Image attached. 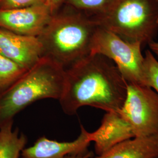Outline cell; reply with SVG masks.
<instances>
[{"instance_id":"obj_1","label":"cell","mask_w":158,"mask_h":158,"mask_svg":"<svg viewBox=\"0 0 158 158\" xmlns=\"http://www.w3.org/2000/svg\"><path fill=\"white\" fill-rule=\"evenodd\" d=\"M127 85L113 61L102 55L90 54L66 69L59 101L69 115L84 106L118 111L125 100Z\"/></svg>"},{"instance_id":"obj_2","label":"cell","mask_w":158,"mask_h":158,"mask_svg":"<svg viewBox=\"0 0 158 158\" xmlns=\"http://www.w3.org/2000/svg\"><path fill=\"white\" fill-rule=\"evenodd\" d=\"M98 25L92 17L63 5L38 36L47 56L65 69L90 54Z\"/></svg>"},{"instance_id":"obj_3","label":"cell","mask_w":158,"mask_h":158,"mask_svg":"<svg viewBox=\"0 0 158 158\" xmlns=\"http://www.w3.org/2000/svg\"><path fill=\"white\" fill-rule=\"evenodd\" d=\"M65 71L51 58L42 57L0 95V125L13 119L34 102L46 98L59 100L64 88Z\"/></svg>"},{"instance_id":"obj_4","label":"cell","mask_w":158,"mask_h":158,"mask_svg":"<svg viewBox=\"0 0 158 158\" xmlns=\"http://www.w3.org/2000/svg\"><path fill=\"white\" fill-rule=\"evenodd\" d=\"M92 18L98 27L142 45L155 40L158 33L156 0H117L107 11Z\"/></svg>"},{"instance_id":"obj_5","label":"cell","mask_w":158,"mask_h":158,"mask_svg":"<svg viewBox=\"0 0 158 158\" xmlns=\"http://www.w3.org/2000/svg\"><path fill=\"white\" fill-rule=\"evenodd\" d=\"M142 45L121 38L100 27L96 30L91 45L90 54H98L110 59L127 83L145 85L144 60Z\"/></svg>"},{"instance_id":"obj_6","label":"cell","mask_w":158,"mask_h":158,"mask_svg":"<svg viewBox=\"0 0 158 158\" xmlns=\"http://www.w3.org/2000/svg\"><path fill=\"white\" fill-rule=\"evenodd\" d=\"M118 112L129 123L135 137L158 134V95L152 88L127 83L125 100Z\"/></svg>"},{"instance_id":"obj_7","label":"cell","mask_w":158,"mask_h":158,"mask_svg":"<svg viewBox=\"0 0 158 158\" xmlns=\"http://www.w3.org/2000/svg\"><path fill=\"white\" fill-rule=\"evenodd\" d=\"M53 14L46 4L14 9H0V28L15 34L38 37Z\"/></svg>"},{"instance_id":"obj_8","label":"cell","mask_w":158,"mask_h":158,"mask_svg":"<svg viewBox=\"0 0 158 158\" xmlns=\"http://www.w3.org/2000/svg\"><path fill=\"white\" fill-rule=\"evenodd\" d=\"M91 141L89 132L83 125L78 138L72 142H60L40 137L34 145L24 148L21 158H89L91 153L88 147Z\"/></svg>"},{"instance_id":"obj_9","label":"cell","mask_w":158,"mask_h":158,"mask_svg":"<svg viewBox=\"0 0 158 158\" xmlns=\"http://www.w3.org/2000/svg\"><path fill=\"white\" fill-rule=\"evenodd\" d=\"M0 55L28 70L44 56L38 37L15 34L2 28H0Z\"/></svg>"},{"instance_id":"obj_10","label":"cell","mask_w":158,"mask_h":158,"mask_svg":"<svg viewBox=\"0 0 158 158\" xmlns=\"http://www.w3.org/2000/svg\"><path fill=\"white\" fill-rule=\"evenodd\" d=\"M91 142H94L97 155L106 152L122 142L135 138L129 123L118 111L106 112L100 127L89 132Z\"/></svg>"},{"instance_id":"obj_11","label":"cell","mask_w":158,"mask_h":158,"mask_svg":"<svg viewBox=\"0 0 158 158\" xmlns=\"http://www.w3.org/2000/svg\"><path fill=\"white\" fill-rule=\"evenodd\" d=\"M158 134L135 137L119 143L94 158H157Z\"/></svg>"},{"instance_id":"obj_12","label":"cell","mask_w":158,"mask_h":158,"mask_svg":"<svg viewBox=\"0 0 158 158\" xmlns=\"http://www.w3.org/2000/svg\"><path fill=\"white\" fill-rule=\"evenodd\" d=\"M12 126L13 119L0 125V158H20L27 143L26 136L13 130Z\"/></svg>"},{"instance_id":"obj_13","label":"cell","mask_w":158,"mask_h":158,"mask_svg":"<svg viewBox=\"0 0 158 158\" xmlns=\"http://www.w3.org/2000/svg\"><path fill=\"white\" fill-rule=\"evenodd\" d=\"M117 1V0H62V6L94 17L107 11Z\"/></svg>"},{"instance_id":"obj_14","label":"cell","mask_w":158,"mask_h":158,"mask_svg":"<svg viewBox=\"0 0 158 158\" xmlns=\"http://www.w3.org/2000/svg\"><path fill=\"white\" fill-rule=\"evenodd\" d=\"M27 70L0 55V95L10 88Z\"/></svg>"},{"instance_id":"obj_15","label":"cell","mask_w":158,"mask_h":158,"mask_svg":"<svg viewBox=\"0 0 158 158\" xmlns=\"http://www.w3.org/2000/svg\"><path fill=\"white\" fill-rule=\"evenodd\" d=\"M145 85L152 88L158 95V60L152 52L147 50L145 53Z\"/></svg>"},{"instance_id":"obj_16","label":"cell","mask_w":158,"mask_h":158,"mask_svg":"<svg viewBox=\"0 0 158 158\" xmlns=\"http://www.w3.org/2000/svg\"><path fill=\"white\" fill-rule=\"evenodd\" d=\"M46 4V0H0V9H14Z\"/></svg>"},{"instance_id":"obj_17","label":"cell","mask_w":158,"mask_h":158,"mask_svg":"<svg viewBox=\"0 0 158 158\" xmlns=\"http://www.w3.org/2000/svg\"><path fill=\"white\" fill-rule=\"evenodd\" d=\"M46 5L49 7L53 14L62 6V0H46Z\"/></svg>"},{"instance_id":"obj_18","label":"cell","mask_w":158,"mask_h":158,"mask_svg":"<svg viewBox=\"0 0 158 158\" xmlns=\"http://www.w3.org/2000/svg\"><path fill=\"white\" fill-rule=\"evenodd\" d=\"M149 50L151 51L153 54L156 57L158 60V42L153 40L148 44Z\"/></svg>"},{"instance_id":"obj_19","label":"cell","mask_w":158,"mask_h":158,"mask_svg":"<svg viewBox=\"0 0 158 158\" xmlns=\"http://www.w3.org/2000/svg\"><path fill=\"white\" fill-rule=\"evenodd\" d=\"M156 1H157V2H158V0H156Z\"/></svg>"},{"instance_id":"obj_20","label":"cell","mask_w":158,"mask_h":158,"mask_svg":"<svg viewBox=\"0 0 158 158\" xmlns=\"http://www.w3.org/2000/svg\"></svg>"}]
</instances>
